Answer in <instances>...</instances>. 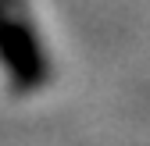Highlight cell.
I'll list each match as a JSON object with an SVG mask.
<instances>
[{
	"mask_svg": "<svg viewBox=\"0 0 150 146\" xmlns=\"http://www.w3.org/2000/svg\"><path fill=\"white\" fill-rule=\"evenodd\" d=\"M43 75V50L22 0H0V96H25Z\"/></svg>",
	"mask_w": 150,
	"mask_h": 146,
	"instance_id": "6da1fadb",
	"label": "cell"
}]
</instances>
